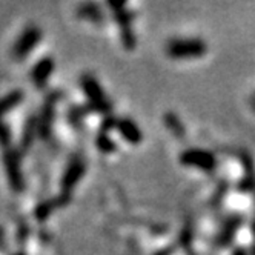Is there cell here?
Here are the masks:
<instances>
[{"mask_svg":"<svg viewBox=\"0 0 255 255\" xmlns=\"http://www.w3.org/2000/svg\"><path fill=\"white\" fill-rule=\"evenodd\" d=\"M206 51V43L200 39H174L166 45V54L172 59H197Z\"/></svg>","mask_w":255,"mask_h":255,"instance_id":"6da1fadb","label":"cell"},{"mask_svg":"<svg viewBox=\"0 0 255 255\" xmlns=\"http://www.w3.org/2000/svg\"><path fill=\"white\" fill-rule=\"evenodd\" d=\"M240 225H242V218L240 217L229 218V220L223 225L220 234H218V237H217V245L220 248H226L234 240L235 232L239 231Z\"/></svg>","mask_w":255,"mask_h":255,"instance_id":"9c48e42d","label":"cell"},{"mask_svg":"<svg viewBox=\"0 0 255 255\" xmlns=\"http://www.w3.org/2000/svg\"><path fill=\"white\" fill-rule=\"evenodd\" d=\"M166 122H168V126L171 128V131H172L174 134H177L178 137H183V135H181V134H185L183 125H181V123L178 122V119H177L174 114L166 116Z\"/></svg>","mask_w":255,"mask_h":255,"instance_id":"5bb4252c","label":"cell"},{"mask_svg":"<svg viewBox=\"0 0 255 255\" xmlns=\"http://www.w3.org/2000/svg\"><path fill=\"white\" fill-rule=\"evenodd\" d=\"M232 255H249V254L245 249H242V248H237V249H234Z\"/></svg>","mask_w":255,"mask_h":255,"instance_id":"9a60e30c","label":"cell"},{"mask_svg":"<svg viewBox=\"0 0 255 255\" xmlns=\"http://www.w3.org/2000/svg\"><path fill=\"white\" fill-rule=\"evenodd\" d=\"M42 39V31L37 26H28L20 37L12 46V57L14 59H23L32 51V48L37 45Z\"/></svg>","mask_w":255,"mask_h":255,"instance_id":"277c9868","label":"cell"},{"mask_svg":"<svg viewBox=\"0 0 255 255\" xmlns=\"http://www.w3.org/2000/svg\"><path fill=\"white\" fill-rule=\"evenodd\" d=\"M97 144H99L100 151H103V152H114L116 151V143L109 138V135H106L105 132L97 138Z\"/></svg>","mask_w":255,"mask_h":255,"instance_id":"4fadbf2b","label":"cell"},{"mask_svg":"<svg viewBox=\"0 0 255 255\" xmlns=\"http://www.w3.org/2000/svg\"><path fill=\"white\" fill-rule=\"evenodd\" d=\"M249 105H251V108L255 111V94H252V96H251V99H249Z\"/></svg>","mask_w":255,"mask_h":255,"instance_id":"2e32d148","label":"cell"},{"mask_svg":"<svg viewBox=\"0 0 255 255\" xmlns=\"http://www.w3.org/2000/svg\"><path fill=\"white\" fill-rule=\"evenodd\" d=\"M23 99L22 91H12V93L6 94L3 99H0V122H2L3 116H6L12 108H15Z\"/></svg>","mask_w":255,"mask_h":255,"instance_id":"30bf717a","label":"cell"},{"mask_svg":"<svg viewBox=\"0 0 255 255\" xmlns=\"http://www.w3.org/2000/svg\"><path fill=\"white\" fill-rule=\"evenodd\" d=\"M180 161L186 166H195L202 171L211 172L217 166V158L212 152L205 151V149H186L180 154Z\"/></svg>","mask_w":255,"mask_h":255,"instance_id":"7a4b0ae2","label":"cell"},{"mask_svg":"<svg viewBox=\"0 0 255 255\" xmlns=\"http://www.w3.org/2000/svg\"><path fill=\"white\" fill-rule=\"evenodd\" d=\"M254 255H255V248H254Z\"/></svg>","mask_w":255,"mask_h":255,"instance_id":"ffe728a7","label":"cell"},{"mask_svg":"<svg viewBox=\"0 0 255 255\" xmlns=\"http://www.w3.org/2000/svg\"><path fill=\"white\" fill-rule=\"evenodd\" d=\"M155 255H169V251L166 249V251H160V252H157Z\"/></svg>","mask_w":255,"mask_h":255,"instance_id":"e0dca14e","label":"cell"},{"mask_svg":"<svg viewBox=\"0 0 255 255\" xmlns=\"http://www.w3.org/2000/svg\"><path fill=\"white\" fill-rule=\"evenodd\" d=\"M54 105L52 102H49V105L43 109V114L39 123V131L42 134V137H46V134L49 132V126H51V120H52V114H54Z\"/></svg>","mask_w":255,"mask_h":255,"instance_id":"8fae6325","label":"cell"},{"mask_svg":"<svg viewBox=\"0 0 255 255\" xmlns=\"http://www.w3.org/2000/svg\"><path fill=\"white\" fill-rule=\"evenodd\" d=\"M85 172V165L80 158H74V161L69 163V166L66 168L63 178H62V189L65 192V195L68 197V192L74 189L76 183L82 178Z\"/></svg>","mask_w":255,"mask_h":255,"instance_id":"8992f818","label":"cell"},{"mask_svg":"<svg viewBox=\"0 0 255 255\" xmlns=\"http://www.w3.org/2000/svg\"><path fill=\"white\" fill-rule=\"evenodd\" d=\"M5 169L9 178V183L15 191H22L25 188V180L20 169V160L15 151H8L5 154Z\"/></svg>","mask_w":255,"mask_h":255,"instance_id":"5b68a950","label":"cell"},{"mask_svg":"<svg viewBox=\"0 0 255 255\" xmlns=\"http://www.w3.org/2000/svg\"><path fill=\"white\" fill-rule=\"evenodd\" d=\"M116 128H117V131L122 134V137H123L126 141L132 143V144L140 143L141 138H143L140 128H138L132 120H129V119L117 120V122H116Z\"/></svg>","mask_w":255,"mask_h":255,"instance_id":"ba28073f","label":"cell"},{"mask_svg":"<svg viewBox=\"0 0 255 255\" xmlns=\"http://www.w3.org/2000/svg\"><path fill=\"white\" fill-rule=\"evenodd\" d=\"M82 88H83V93L88 96L89 103L93 106L96 111L99 113H108V109H111V105L106 100L103 91L99 85V82L89 74H85L80 80Z\"/></svg>","mask_w":255,"mask_h":255,"instance_id":"3957f363","label":"cell"},{"mask_svg":"<svg viewBox=\"0 0 255 255\" xmlns=\"http://www.w3.org/2000/svg\"><path fill=\"white\" fill-rule=\"evenodd\" d=\"M54 69V60L51 57H45L42 59L39 63H35L31 69V82L37 86V88H43L46 85V82L49 80L51 74Z\"/></svg>","mask_w":255,"mask_h":255,"instance_id":"52a82bcc","label":"cell"},{"mask_svg":"<svg viewBox=\"0 0 255 255\" xmlns=\"http://www.w3.org/2000/svg\"><path fill=\"white\" fill-rule=\"evenodd\" d=\"M252 231H254V235H255V222H254V225H252Z\"/></svg>","mask_w":255,"mask_h":255,"instance_id":"ac0fdd59","label":"cell"},{"mask_svg":"<svg viewBox=\"0 0 255 255\" xmlns=\"http://www.w3.org/2000/svg\"><path fill=\"white\" fill-rule=\"evenodd\" d=\"M14 255H25V254H14Z\"/></svg>","mask_w":255,"mask_h":255,"instance_id":"d6986e66","label":"cell"},{"mask_svg":"<svg viewBox=\"0 0 255 255\" xmlns=\"http://www.w3.org/2000/svg\"><path fill=\"white\" fill-rule=\"evenodd\" d=\"M80 15L86 17V19H91V20H102V14L100 11L97 9L96 5H83L80 8Z\"/></svg>","mask_w":255,"mask_h":255,"instance_id":"7c38bea8","label":"cell"}]
</instances>
